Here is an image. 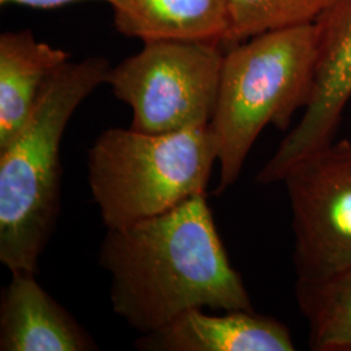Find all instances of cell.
I'll use <instances>...</instances> for the list:
<instances>
[{"mask_svg":"<svg viewBox=\"0 0 351 351\" xmlns=\"http://www.w3.org/2000/svg\"><path fill=\"white\" fill-rule=\"evenodd\" d=\"M99 265L111 276L113 313L139 335L194 308L254 310L206 194L168 213L107 229Z\"/></svg>","mask_w":351,"mask_h":351,"instance_id":"cell-1","label":"cell"},{"mask_svg":"<svg viewBox=\"0 0 351 351\" xmlns=\"http://www.w3.org/2000/svg\"><path fill=\"white\" fill-rule=\"evenodd\" d=\"M110 69L101 56L64 64L45 85L25 126L0 150V262L11 274H38L60 215L64 132L80 104L106 84Z\"/></svg>","mask_w":351,"mask_h":351,"instance_id":"cell-2","label":"cell"},{"mask_svg":"<svg viewBox=\"0 0 351 351\" xmlns=\"http://www.w3.org/2000/svg\"><path fill=\"white\" fill-rule=\"evenodd\" d=\"M317 56L315 24L265 32L226 49L210 123L219 141L217 194L239 180L265 126L285 130L307 106Z\"/></svg>","mask_w":351,"mask_h":351,"instance_id":"cell-3","label":"cell"},{"mask_svg":"<svg viewBox=\"0 0 351 351\" xmlns=\"http://www.w3.org/2000/svg\"><path fill=\"white\" fill-rule=\"evenodd\" d=\"M217 160L210 125L164 134L110 128L88 150V186L103 224L116 229L206 194Z\"/></svg>","mask_w":351,"mask_h":351,"instance_id":"cell-4","label":"cell"},{"mask_svg":"<svg viewBox=\"0 0 351 351\" xmlns=\"http://www.w3.org/2000/svg\"><path fill=\"white\" fill-rule=\"evenodd\" d=\"M226 49L203 42L151 40L111 66L106 84L132 108L129 128L164 134L210 125Z\"/></svg>","mask_w":351,"mask_h":351,"instance_id":"cell-5","label":"cell"},{"mask_svg":"<svg viewBox=\"0 0 351 351\" xmlns=\"http://www.w3.org/2000/svg\"><path fill=\"white\" fill-rule=\"evenodd\" d=\"M282 182L293 215L297 278L351 262V142H332L295 164Z\"/></svg>","mask_w":351,"mask_h":351,"instance_id":"cell-6","label":"cell"},{"mask_svg":"<svg viewBox=\"0 0 351 351\" xmlns=\"http://www.w3.org/2000/svg\"><path fill=\"white\" fill-rule=\"evenodd\" d=\"M317 66L301 121L280 143L256 176V182H282L302 159L330 145L351 99V0H333L315 21Z\"/></svg>","mask_w":351,"mask_h":351,"instance_id":"cell-7","label":"cell"},{"mask_svg":"<svg viewBox=\"0 0 351 351\" xmlns=\"http://www.w3.org/2000/svg\"><path fill=\"white\" fill-rule=\"evenodd\" d=\"M141 351H293L288 326L254 310L207 315L203 308L186 311L163 328L141 335Z\"/></svg>","mask_w":351,"mask_h":351,"instance_id":"cell-8","label":"cell"},{"mask_svg":"<svg viewBox=\"0 0 351 351\" xmlns=\"http://www.w3.org/2000/svg\"><path fill=\"white\" fill-rule=\"evenodd\" d=\"M0 350L95 351V339L40 287L37 274L16 272L0 300Z\"/></svg>","mask_w":351,"mask_h":351,"instance_id":"cell-9","label":"cell"},{"mask_svg":"<svg viewBox=\"0 0 351 351\" xmlns=\"http://www.w3.org/2000/svg\"><path fill=\"white\" fill-rule=\"evenodd\" d=\"M119 33L142 42H203L228 47L229 0H106Z\"/></svg>","mask_w":351,"mask_h":351,"instance_id":"cell-10","label":"cell"},{"mask_svg":"<svg viewBox=\"0 0 351 351\" xmlns=\"http://www.w3.org/2000/svg\"><path fill=\"white\" fill-rule=\"evenodd\" d=\"M69 59L66 51L38 40L30 30L0 34V150L21 132L45 85Z\"/></svg>","mask_w":351,"mask_h":351,"instance_id":"cell-11","label":"cell"},{"mask_svg":"<svg viewBox=\"0 0 351 351\" xmlns=\"http://www.w3.org/2000/svg\"><path fill=\"white\" fill-rule=\"evenodd\" d=\"M295 298L315 351H351V262L317 278H297Z\"/></svg>","mask_w":351,"mask_h":351,"instance_id":"cell-12","label":"cell"},{"mask_svg":"<svg viewBox=\"0 0 351 351\" xmlns=\"http://www.w3.org/2000/svg\"><path fill=\"white\" fill-rule=\"evenodd\" d=\"M228 47L265 32L315 24L333 0H229Z\"/></svg>","mask_w":351,"mask_h":351,"instance_id":"cell-13","label":"cell"},{"mask_svg":"<svg viewBox=\"0 0 351 351\" xmlns=\"http://www.w3.org/2000/svg\"><path fill=\"white\" fill-rule=\"evenodd\" d=\"M77 1H86V0H0L1 5H23V7H29V8H36V10H53V8H59L64 7L72 3ZM104 1L106 0H99Z\"/></svg>","mask_w":351,"mask_h":351,"instance_id":"cell-14","label":"cell"}]
</instances>
